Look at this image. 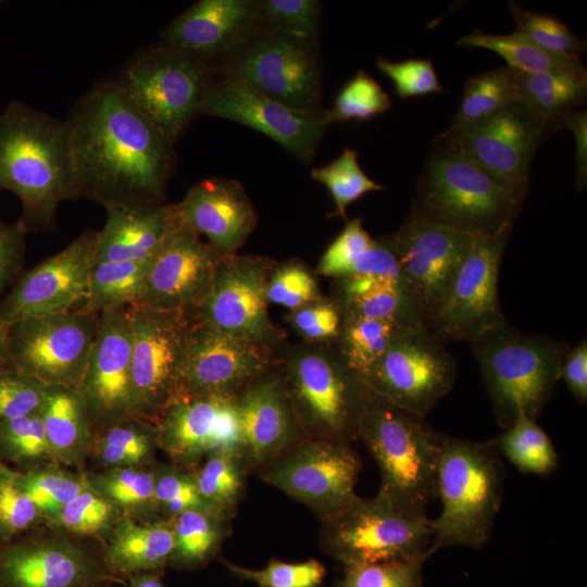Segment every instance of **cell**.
I'll list each match as a JSON object with an SVG mask.
<instances>
[{
    "label": "cell",
    "mask_w": 587,
    "mask_h": 587,
    "mask_svg": "<svg viewBox=\"0 0 587 587\" xmlns=\"http://www.w3.org/2000/svg\"><path fill=\"white\" fill-rule=\"evenodd\" d=\"M65 121L80 197L104 209L164 204L173 146L113 79L96 83Z\"/></svg>",
    "instance_id": "cell-1"
},
{
    "label": "cell",
    "mask_w": 587,
    "mask_h": 587,
    "mask_svg": "<svg viewBox=\"0 0 587 587\" xmlns=\"http://www.w3.org/2000/svg\"><path fill=\"white\" fill-rule=\"evenodd\" d=\"M14 193L26 224L50 228L59 205L79 198L68 127L21 101L0 113V192Z\"/></svg>",
    "instance_id": "cell-2"
},
{
    "label": "cell",
    "mask_w": 587,
    "mask_h": 587,
    "mask_svg": "<svg viewBox=\"0 0 587 587\" xmlns=\"http://www.w3.org/2000/svg\"><path fill=\"white\" fill-rule=\"evenodd\" d=\"M505 467L495 440L440 434L436 472L439 515L432 520V551L482 548L491 537L504 494Z\"/></svg>",
    "instance_id": "cell-3"
},
{
    "label": "cell",
    "mask_w": 587,
    "mask_h": 587,
    "mask_svg": "<svg viewBox=\"0 0 587 587\" xmlns=\"http://www.w3.org/2000/svg\"><path fill=\"white\" fill-rule=\"evenodd\" d=\"M528 186L505 180L461 152L436 149L412 209L441 226L473 236L492 235L513 227Z\"/></svg>",
    "instance_id": "cell-4"
},
{
    "label": "cell",
    "mask_w": 587,
    "mask_h": 587,
    "mask_svg": "<svg viewBox=\"0 0 587 587\" xmlns=\"http://www.w3.org/2000/svg\"><path fill=\"white\" fill-rule=\"evenodd\" d=\"M503 429L520 417L537 420L561 380L570 346L554 338L521 332L508 322L469 341Z\"/></svg>",
    "instance_id": "cell-5"
},
{
    "label": "cell",
    "mask_w": 587,
    "mask_h": 587,
    "mask_svg": "<svg viewBox=\"0 0 587 587\" xmlns=\"http://www.w3.org/2000/svg\"><path fill=\"white\" fill-rule=\"evenodd\" d=\"M320 521V547L342 566L427 560L434 554L427 512L380 490L373 498L355 496Z\"/></svg>",
    "instance_id": "cell-6"
},
{
    "label": "cell",
    "mask_w": 587,
    "mask_h": 587,
    "mask_svg": "<svg viewBox=\"0 0 587 587\" xmlns=\"http://www.w3.org/2000/svg\"><path fill=\"white\" fill-rule=\"evenodd\" d=\"M361 439L380 472V491L427 512L436 497L440 433L367 389L360 419Z\"/></svg>",
    "instance_id": "cell-7"
},
{
    "label": "cell",
    "mask_w": 587,
    "mask_h": 587,
    "mask_svg": "<svg viewBox=\"0 0 587 587\" xmlns=\"http://www.w3.org/2000/svg\"><path fill=\"white\" fill-rule=\"evenodd\" d=\"M214 71L160 41L137 51L113 82L174 147L200 108Z\"/></svg>",
    "instance_id": "cell-8"
},
{
    "label": "cell",
    "mask_w": 587,
    "mask_h": 587,
    "mask_svg": "<svg viewBox=\"0 0 587 587\" xmlns=\"http://www.w3.org/2000/svg\"><path fill=\"white\" fill-rule=\"evenodd\" d=\"M305 438L351 444L358 439L367 388L344 358L301 352L280 378Z\"/></svg>",
    "instance_id": "cell-9"
},
{
    "label": "cell",
    "mask_w": 587,
    "mask_h": 587,
    "mask_svg": "<svg viewBox=\"0 0 587 587\" xmlns=\"http://www.w3.org/2000/svg\"><path fill=\"white\" fill-rule=\"evenodd\" d=\"M99 314L72 310L8 325L0 371L45 386L79 389L98 330Z\"/></svg>",
    "instance_id": "cell-10"
},
{
    "label": "cell",
    "mask_w": 587,
    "mask_h": 587,
    "mask_svg": "<svg viewBox=\"0 0 587 587\" xmlns=\"http://www.w3.org/2000/svg\"><path fill=\"white\" fill-rule=\"evenodd\" d=\"M474 237L435 224L411 208L400 228L383 238L396 258L402 291L421 329H429Z\"/></svg>",
    "instance_id": "cell-11"
},
{
    "label": "cell",
    "mask_w": 587,
    "mask_h": 587,
    "mask_svg": "<svg viewBox=\"0 0 587 587\" xmlns=\"http://www.w3.org/2000/svg\"><path fill=\"white\" fill-rule=\"evenodd\" d=\"M298 111H321L322 84L314 45L263 22L216 68Z\"/></svg>",
    "instance_id": "cell-12"
},
{
    "label": "cell",
    "mask_w": 587,
    "mask_h": 587,
    "mask_svg": "<svg viewBox=\"0 0 587 587\" xmlns=\"http://www.w3.org/2000/svg\"><path fill=\"white\" fill-rule=\"evenodd\" d=\"M457 374L445 341L430 330L405 329L361 380L395 405L426 417L450 392Z\"/></svg>",
    "instance_id": "cell-13"
},
{
    "label": "cell",
    "mask_w": 587,
    "mask_h": 587,
    "mask_svg": "<svg viewBox=\"0 0 587 587\" xmlns=\"http://www.w3.org/2000/svg\"><path fill=\"white\" fill-rule=\"evenodd\" d=\"M361 467L351 444L303 438L257 474L322 519L357 496Z\"/></svg>",
    "instance_id": "cell-14"
},
{
    "label": "cell",
    "mask_w": 587,
    "mask_h": 587,
    "mask_svg": "<svg viewBox=\"0 0 587 587\" xmlns=\"http://www.w3.org/2000/svg\"><path fill=\"white\" fill-rule=\"evenodd\" d=\"M135 413H160L179 394L187 340L197 316L142 304L127 307Z\"/></svg>",
    "instance_id": "cell-15"
},
{
    "label": "cell",
    "mask_w": 587,
    "mask_h": 587,
    "mask_svg": "<svg viewBox=\"0 0 587 587\" xmlns=\"http://www.w3.org/2000/svg\"><path fill=\"white\" fill-rule=\"evenodd\" d=\"M554 130L551 121L515 101L479 122L445 130L435 145L472 158L505 180L529 184L533 157Z\"/></svg>",
    "instance_id": "cell-16"
},
{
    "label": "cell",
    "mask_w": 587,
    "mask_h": 587,
    "mask_svg": "<svg viewBox=\"0 0 587 587\" xmlns=\"http://www.w3.org/2000/svg\"><path fill=\"white\" fill-rule=\"evenodd\" d=\"M223 257L183 220L173 203L165 238L147 270L140 304L197 316Z\"/></svg>",
    "instance_id": "cell-17"
},
{
    "label": "cell",
    "mask_w": 587,
    "mask_h": 587,
    "mask_svg": "<svg viewBox=\"0 0 587 587\" xmlns=\"http://www.w3.org/2000/svg\"><path fill=\"white\" fill-rule=\"evenodd\" d=\"M513 227L475 236L430 327L442 341H470L505 322L498 294L502 255Z\"/></svg>",
    "instance_id": "cell-18"
},
{
    "label": "cell",
    "mask_w": 587,
    "mask_h": 587,
    "mask_svg": "<svg viewBox=\"0 0 587 587\" xmlns=\"http://www.w3.org/2000/svg\"><path fill=\"white\" fill-rule=\"evenodd\" d=\"M200 115L221 117L251 127L302 162L313 158L326 127L332 123L327 111L295 110L218 74H214L208 84Z\"/></svg>",
    "instance_id": "cell-19"
},
{
    "label": "cell",
    "mask_w": 587,
    "mask_h": 587,
    "mask_svg": "<svg viewBox=\"0 0 587 587\" xmlns=\"http://www.w3.org/2000/svg\"><path fill=\"white\" fill-rule=\"evenodd\" d=\"M98 230L86 229L58 253L22 274L0 301L7 324L79 309L87 299Z\"/></svg>",
    "instance_id": "cell-20"
},
{
    "label": "cell",
    "mask_w": 587,
    "mask_h": 587,
    "mask_svg": "<svg viewBox=\"0 0 587 587\" xmlns=\"http://www.w3.org/2000/svg\"><path fill=\"white\" fill-rule=\"evenodd\" d=\"M268 365L267 345L225 334L197 317L183 358L177 397L235 398L267 373Z\"/></svg>",
    "instance_id": "cell-21"
},
{
    "label": "cell",
    "mask_w": 587,
    "mask_h": 587,
    "mask_svg": "<svg viewBox=\"0 0 587 587\" xmlns=\"http://www.w3.org/2000/svg\"><path fill=\"white\" fill-rule=\"evenodd\" d=\"M267 262L224 255L197 317L225 334L268 345L277 337L267 311Z\"/></svg>",
    "instance_id": "cell-22"
},
{
    "label": "cell",
    "mask_w": 587,
    "mask_h": 587,
    "mask_svg": "<svg viewBox=\"0 0 587 587\" xmlns=\"http://www.w3.org/2000/svg\"><path fill=\"white\" fill-rule=\"evenodd\" d=\"M262 24L260 1L200 0L164 28L161 41L199 60L215 73Z\"/></svg>",
    "instance_id": "cell-23"
},
{
    "label": "cell",
    "mask_w": 587,
    "mask_h": 587,
    "mask_svg": "<svg viewBox=\"0 0 587 587\" xmlns=\"http://www.w3.org/2000/svg\"><path fill=\"white\" fill-rule=\"evenodd\" d=\"M159 442L171 455L190 461L218 451L241 455V432L234 398L179 396L162 412Z\"/></svg>",
    "instance_id": "cell-24"
},
{
    "label": "cell",
    "mask_w": 587,
    "mask_h": 587,
    "mask_svg": "<svg viewBox=\"0 0 587 587\" xmlns=\"http://www.w3.org/2000/svg\"><path fill=\"white\" fill-rule=\"evenodd\" d=\"M234 399L247 472H257L305 438L280 378L265 373Z\"/></svg>",
    "instance_id": "cell-25"
},
{
    "label": "cell",
    "mask_w": 587,
    "mask_h": 587,
    "mask_svg": "<svg viewBox=\"0 0 587 587\" xmlns=\"http://www.w3.org/2000/svg\"><path fill=\"white\" fill-rule=\"evenodd\" d=\"M78 390L86 407L97 414L110 417L135 413L127 307L99 313L95 344Z\"/></svg>",
    "instance_id": "cell-26"
},
{
    "label": "cell",
    "mask_w": 587,
    "mask_h": 587,
    "mask_svg": "<svg viewBox=\"0 0 587 587\" xmlns=\"http://www.w3.org/2000/svg\"><path fill=\"white\" fill-rule=\"evenodd\" d=\"M175 205L183 220L223 255L234 254L258 223L242 185L234 179H202Z\"/></svg>",
    "instance_id": "cell-27"
},
{
    "label": "cell",
    "mask_w": 587,
    "mask_h": 587,
    "mask_svg": "<svg viewBox=\"0 0 587 587\" xmlns=\"http://www.w3.org/2000/svg\"><path fill=\"white\" fill-rule=\"evenodd\" d=\"M89 561L64 545L25 542L0 548V587H82Z\"/></svg>",
    "instance_id": "cell-28"
},
{
    "label": "cell",
    "mask_w": 587,
    "mask_h": 587,
    "mask_svg": "<svg viewBox=\"0 0 587 587\" xmlns=\"http://www.w3.org/2000/svg\"><path fill=\"white\" fill-rule=\"evenodd\" d=\"M98 230L95 263L138 261L149 263L160 249L171 220L172 204L105 209Z\"/></svg>",
    "instance_id": "cell-29"
},
{
    "label": "cell",
    "mask_w": 587,
    "mask_h": 587,
    "mask_svg": "<svg viewBox=\"0 0 587 587\" xmlns=\"http://www.w3.org/2000/svg\"><path fill=\"white\" fill-rule=\"evenodd\" d=\"M319 272L324 276L340 279L375 276L400 284L394 253L384 239H373L359 218L349 221L329 245L320 261Z\"/></svg>",
    "instance_id": "cell-30"
},
{
    "label": "cell",
    "mask_w": 587,
    "mask_h": 587,
    "mask_svg": "<svg viewBox=\"0 0 587 587\" xmlns=\"http://www.w3.org/2000/svg\"><path fill=\"white\" fill-rule=\"evenodd\" d=\"M457 45L482 48L499 54L509 67L526 74H558L587 79V71L579 57L551 53L538 47L520 32L491 35L479 29L459 38Z\"/></svg>",
    "instance_id": "cell-31"
},
{
    "label": "cell",
    "mask_w": 587,
    "mask_h": 587,
    "mask_svg": "<svg viewBox=\"0 0 587 587\" xmlns=\"http://www.w3.org/2000/svg\"><path fill=\"white\" fill-rule=\"evenodd\" d=\"M174 551L172 524L123 522L109 546L108 564L118 573L152 572L170 562Z\"/></svg>",
    "instance_id": "cell-32"
},
{
    "label": "cell",
    "mask_w": 587,
    "mask_h": 587,
    "mask_svg": "<svg viewBox=\"0 0 587 587\" xmlns=\"http://www.w3.org/2000/svg\"><path fill=\"white\" fill-rule=\"evenodd\" d=\"M344 284L342 316L382 320L421 329L400 284L375 276H353Z\"/></svg>",
    "instance_id": "cell-33"
},
{
    "label": "cell",
    "mask_w": 587,
    "mask_h": 587,
    "mask_svg": "<svg viewBox=\"0 0 587 587\" xmlns=\"http://www.w3.org/2000/svg\"><path fill=\"white\" fill-rule=\"evenodd\" d=\"M149 263L138 261L95 263L90 273L87 299L77 310L99 314L111 309L140 304Z\"/></svg>",
    "instance_id": "cell-34"
},
{
    "label": "cell",
    "mask_w": 587,
    "mask_h": 587,
    "mask_svg": "<svg viewBox=\"0 0 587 587\" xmlns=\"http://www.w3.org/2000/svg\"><path fill=\"white\" fill-rule=\"evenodd\" d=\"M513 71L516 101L551 121L555 129H558V121L566 112L585 103L587 79L558 74H526Z\"/></svg>",
    "instance_id": "cell-35"
},
{
    "label": "cell",
    "mask_w": 587,
    "mask_h": 587,
    "mask_svg": "<svg viewBox=\"0 0 587 587\" xmlns=\"http://www.w3.org/2000/svg\"><path fill=\"white\" fill-rule=\"evenodd\" d=\"M229 516L211 509H191L175 516L172 524L174 551L170 561L198 566L211 559L227 530Z\"/></svg>",
    "instance_id": "cell-36"
},
{
    "label": "cell",
    "mask_w": 587,
    "mask_h": 587,
    "mask_svg": "<svg viewBox=\"0 0 587 587\" xmlns=\"http://www.w3.org/2000/svg\"><path fill=\"white\" fill-rule=\"evenodd\" d=\"M494 440L501 457L522 473L549 475L558 469V452L536 420L520 417Z\"/></svg>",
    "instance_id": "cell-37"
},
{
    "label": "cell",
    "mask_w": 587,
    "mask_h": 587,
    "mask_svg": "<svg viewBox=\"0 0 587 587\" xmlns=\"http://www.w3.org/2000/svg\"><path fill=\"white\" fill-rule=\"evenodd\" d=\"M516 101L514 71L509 67L471 76L452 123L453 130L479 122Z\"/></svg>",
    "instance_id": "cell-38"
},
{
    "label": "cell",
    "mask_w": 587,
    "mask_h": 587,
    "mask_svg": "<svg viewBox=\"0 0 587 587\" xmlns=\"http://www.w3.org/2000/svg\"><path fill=\"white\" fill-rule=\"evenodd\" d=\"M405 329L388 321L342 316L340 354L362 378Z\"/></svg>",
    "instance_id": "cell-39"
},
{
    "label": "cell",
    "mask_w": 587,
    "mask_h": 587,
    "mask_svg": "<svg viewBox=\"0 0 587 587\" xmlns=\"http://www.w3.org/2000/svg\"><path fill=\"white\" fill-rule=\"evenodd\" d=\"M246 472L240 454L218 451L209 454L193 479L205 504L232 517L242 495Z\"/></svg>",
    "instance_id": "cell-40"
},
{
    "label": "cell",
    "mask_w": 587,
    "mask_h": 587,
    "mask_svg": "<svg viewBox=\"0 0 587 587\" xmlns=\"http://www.w3.org/2000/svg\"><path fill=\"white\" fill-rule=\"evenodd\" d=\"M84 398L78 389L47 387L39 415L51 449L73 448L85 430Z\"/></svg>",
    "instance_id": "cell-41"
},
{
    "label": "cell",
    "mask_w": 587,
    "mask_h": 587,
    "mask_svg": "<svg viewBox=\"0 0 587 587\" xmlns=\"http://www.w3.org/2000/svg\"><path fill=\"white\" fill-rule=\"evenodd\" d=\"M312 179L323 184L329 191L335 215L347 218V208L370 191H379L385 187L372 180L358 162V151L346 148L329 164L313 168Z\"/></svg>",
    "instance_id": "cell-42"
},
{
    "label": "cell",
    "mask_w": 587,
    "mask_h": 587,
    "mask_svg": "<svg viewBox=\"0 0 587 587\" xmlns=\"http://www.w3.org/2000/svg\"><path fill=\"white\" fill-rule=\"evenodd\" d=\"M509 8L516 32L524 34L541 49L572 57H578L586 51V41L578 38L555 16L524 10L515 1H510Z\"/></svg>",
    "instance_id": "cell-43"
},
{
    "label": "cell",
    "mask_w": 587,
    "mask_h": 587,
    "mask_svg": "<svg viewBox=\"0 0 587 587\" xmlns=\"http://www.w3.org/2000/svg\"><path fill=\"white\" fill-rule=\"evenodd\" d=\"M391 108L389 96L365 71H359L339 91L332 110L330 122L366 121Z\"/></svg>",
    "instance_id": "cell-44"
},
{
    "label": "cell",
    "mask_w": 587,
    "mask_h": 587,
    "mask_svg": "<svg viewBox=\"0 0 587 587\" xmlns=\"http://www.w3.org/2000/svg\"><path fill=\"white\" fill-rule=\"evenodd\" d=\"M226 569L236 577L251 582L258 587H321L326 570L315 560L284 562L271 560L259 570L248 569L232 561L223 560Z\"/></svg>",
    "instance_id": "cell-45"
},
{
    "label": "cell",
    "mask_w": 587,
    "mask_h": 587,
    "mask_svg": "<svg viewBox=\"0 0 587 587\" xmlns=\"http://www.w3.org/2000/svg\"><path fill=\"white\" fill-rule=\"evenodd\" d=\"M426 560L388 561L344 566L335 587H422Z\"/></svg>",
    "instance_id": "cell-46"
},
{
    "label": "cell",
    "mask_w": 587,
    "mask_h": 587,
    "mask_svg": "<svg viewBox=\"0 0 587 587\" xmlns=\"http://www.w3.org/2000/svg\"><path fill=\"white\" fill-rule=\"evenodd\" d=\"M263 22L310 43L315 42L321 17L316 0L260 1Z\"/></svg>",
    "instance_id": "cell-47"
},
{
    "label": "cell",
    "mask_w": 587,
    "mask_h": 587,
    "mask_svg": "<svg viewBox=\"0 0 587 587\" xmlns=\"http://www.w3.org/2000/svg\"><path fill=\"white\" fill-rule=\"evenodd\" d=\"M39 510L22 488L17 473L0 461V540H7L27 529Z\"/></svg>",
    "instance_id": "cell-48"
},
{
    "label": "cell",
    "mask_w": 587,
    "mask_h": 587,
    "mask_svg": "<svg viewBox=\"0 0 587 587\" xmlns=\"http://www.w3.org/2000/svg\"><path fill=\"white\" fill-rule=\"evenodd\" d=\"M51 449L39 411L0 426V455L14 461L32 460Z\"/></svg>",
    "instance_id": "cell-49"
},
{
    "label": "cell",
    "mask_w": 587,
    "mask_h": 587,
    "mask_svg": "<svg viewBox=\"0 0 587 587\" xmlns=\"http://www.w3.org/2000/svg\"><path fill=\"white\" fill-rule=\"evenodd\" d=\"M17 480L38 510L45 512L58 513L86 489L82 480L47 471L17 473Z\"/></svg>",
    "instance_id": "cell-50"
},
{
    "label": "cell",
    "mask_w": 587,
    "mask_h": 587,
    "mask_svg": "<svg viewBox=\"0 0 587 587\" xmlns=\"http://www.w3.org/2000/svg\"><path fill=\"white\" fill-rule=\"evenodd\" d=\"M268 302L296 311L321 300L314 277L299 264H288L276 270L267 280Z\"/></svg>",
    "instance_id": "cell-51"
},
{
    "label": "cell",
    "mask_w": 587,
    "mask_h": 587,
    "mask_svg": "<svg viewBox=\"0 0 587 587\" xmlns=\"http://www.w3.org/2000/svg\"><path fill=\"white\" fill-rule=\"evenodd\" d=\"M47 386L26 375L0 371V426L39 411Z\"/></svg>",
    "instance_id": "cell-52"
},
{
    "label": "cell",
    "mask_w": 587,
    "mask_h": 587,
    "mask_svg": "<svg viewBox=\"0 0 587 587\" xmlns=\"http://www.w3.org/2000/svg\"><path fill=\"white\" fill-rule=\"evenodd\" d=\"M376 66L394 83L395 92L400 98L444 91L430 60L409 59L394 62L379 58Z\"/></svg>",
    "instance_id": "cell-53"
},
{
    "label": "cell",
    "mask_w": 587,
    "mask_h": 587,
    "mask_svg": "<svg viewBox=\"0 0 587 587\" xmlns=\"http://www.w3.org/2000/svg\"><path fill=\"white\" fill-rule=\"evenodd\" d=\"M111 513L105 499L85 489L58 512V520L72 532L91 534L107 524Z\"/></svg>",
    "instance_id": "cell-54"
},
{
    "label": "cell",
    "mask_w": 587,
    "mask_h": 587,
    "mask_svg": "<svg viewBox=\"0 0 587 587\" xmlns=\"http://www.w3.org/2000/svg\"><path fill=\"white\" fill-rule=\"evenodd\" d=\"M294 328L309 341H325L340 335L342 312L335 304L316 301L290 314Z\"/></svg>",
    "instance_id": "cell-55"
},
{
    "label": "cell",
    "mask_w": 587,
    "mask_h": 587,
    "mask_svg": "<svg viewBox=\"0 0 587 587\" xmlns=\"http://www.w3.org/2000/svg\"><path fill=\"white\" fill-rule=\"evenodd\" d=\"M100 446L105 462L134 464L148 454L150 437L134 425L115 424L105 430Z\"/></svg>",
    "instance_id": "cell-56"
},
{
    "label": "cell",
    "mask_w": 587,
    "mask_h": 587,
    "mask_svg": "<svg viewBox=\"0 0 587 587\" xmlns=\"http://www.w3.org/2000/svg\"><path fill=\"white\" fill-rule=\"evenodd\" d=\"M154 502L175 516L191 509H210L201 498L193 477L174 473L155 480Z\"/></svg>",
    "instance_id": "cell-57"
},
{
    "label": "cell",
    "mask_w": 587,
    "mask_h": 587,
    "mask_svg": "<svg viewBox=\"0 0 587 587\" xmlns=\"http://www.w3.org/2000/svg\"><path fill=\"white\" fill-rule=\"evenodd\" d=\"M155 480L148 472L122 470L104 479L103 489L110 498L123 505H139L154 501Z\"/></svg>",
    "instance_id": "cell-58"
},
{
    "label": "cell",
    "mask_w": 587,
    "mask_h": 587,
    "mask_svg": "<svg viewBox=\"0 0 587 587\" xmlns=\"http://www.w3.org/2000/svg\"><path fill=\"white\" fill-rule=\"evenodd\" d=\"M27 226L21 220L4 222L0 217V295L21 273L26 249Z\"/></svg>",
    "instance_id": "cell-59"
},
{
    "label": "cell",
    "mask_w": 587,
    "mask_h": 587,
    "mask_svg": "<svg viewBox=\"0 0 587 587\" xmlns=\"http://www.w3.org/2000/svg\"><path fill=\"white\" fill-rule=\"evenodd\" d=\"M561 379L566 384L572 396L580 403L587 401V341L580 340L569 348L561 365Z\"/></svg>",
    "instance_id": "cell-60"
},
{
    "label": "cell",
    "mask_w": 587,
    "mask_h": 587,
    "mask_svg": "<svg viewBox=\"0 0 587 587\" xmlns=\"http://www.w3.org/2000/svg\"><path fill=\"white\" fill-rule=\"evenodd\" d=\"M586 111L571 110L558 121V129L570 128L576 141V184L582 188L586 184L587 159H586Z\"/></svg>",
    "instance_id": "cell-61"
},
{
    "label": "cell",
    "mask_w": 587,
    "mask_h": 587,
    "mask_svg": "<svg viewBox=\"0 0 587 587\" xmlns=\"http://www.w3.org/2000/svg\"><path fill=\"white\" fill-rule=\"evenodd\" d=\"M129 587H164L160 577L151 572L134 574Z\"/></svg>",
    "instance_id": "cell-62"
},
{
    "label": "cell",
    "mask_w": 587,
    "mask_h": 587,
    "mask_svg": "<svg viewBox=\"0 0 587 587\" xmlns=\"http://www.w3.org/2000/svg\"><path fill=\"white\" fill-rule=\"evenodd\" d=\"M8 325L0 319V369L2 364Z\"/></svg>",
    "instance_id": "cell-63"
},
{
    "label": "cell",
    "mask_w": 587,
    "mask_h": 587,
    "mask_svg": "<svg viewBox=\"0 0 587 587\" xmlns=\"http://www.w3.org/2000/svg\"><path fill=\"white\" fill-rule=\"evenodd\" d=\"M2 3V1H0V4Z\"/></svg>",
    "instance_id": "cell-64"
}]
</instances>
